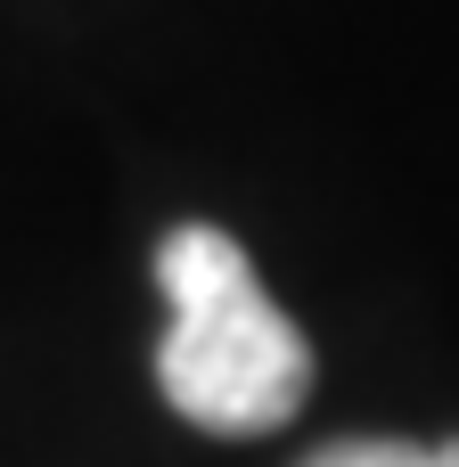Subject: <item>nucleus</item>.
I'll return each mask as SVG.
<instances>
[{"mask_svg": "<svg viewBox=\"0 0 459 467\" xmlns=\"http://www.w3.org/2000/svg\"><path fill=\"white\" fill-rule=\"evenodd\" d=\"M304 467H459V435L452 443H402V435H345L320 443Z\"/></svg>", "mask_w": 459, "mask_h": 467, "instance_id": "f03ea898", "label": "nucleus"}, {"mask_svg": "<svg viewBox=\"0 0 459 467\" xmlns=\"http://www.w3.org/2000/svg\"><path fill=\"white\" fill-rule=\"evenodd\" d=\"M164 345L156 386L205 435H271L312 402V345L255 279L246 246L214 222H181L156 246Z\"/></svg>", "mask_w": 459, "mask_h": 467, "instance_id": "f257e3e1", "label": "nucleus"}]
</instances>
